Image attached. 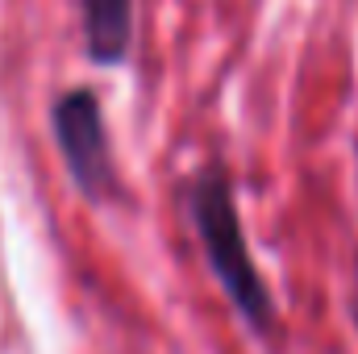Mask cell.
I'll use <instances>...</instances> for the list:
<instances>
[{
	"instance_id": "obj_1",
	"label": "cell",
	"mask_w": 358,
	"mask_h": 354,
	"mask_svg": "<svg viewBox=\"0 0 358 354\" xmlns=\"http://www.w3.org/2000/svg\"><path fill=\"white\" fill-rule=\"evenodd\" d=\"M187 213H192L200 250L208 259V271L217 275V283L229 296V304L238 309V317L246 325H255L259 334H271L275 300H271L267 279L259 275L255 255L246 246L238 200H234V183H229L221 163L200 167L196 179L187 183Z\"/></svg>"
},
{
	"instance_id": "obj_2",
	"label": "cell",
	"mask_w": 358,
	"mask_h": 354,
	"mask_svg": "<svg viewBox=\"0 0 358 354\" xmlns=\"http://www.w3.org/2000/svg\"><path fill=\"white\" fill-rule=\"evenodd\" d=\"M50 129H55V146L67 163L71 183L92 204H104L117 187V171H113L108 125H104V108H100L96 92L67 88L50 104Z\"/></svg>"
},
{
	"instance_id": "obj_3",
	"label": "cell",
	"mask_w": 358,
	"mask_h": 354,
	"mask_svg": "<svg viewBox=\"0 0 358 354\" xmlns=\"http://www.w3.org/2000/svg\"><path fill=\"white\" fill-rule=\"evenodd\" d=\"M84 46L100 67H117L134 42V0H80Z\"/></svg>"
}]
</instances>
